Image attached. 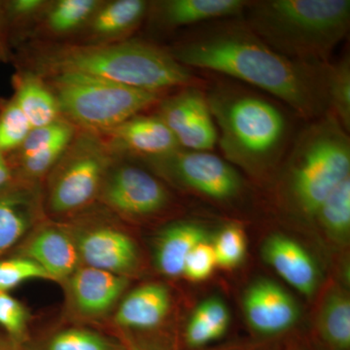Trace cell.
I'll return each mask as SVG.
<instances>
[{
	"label": "cell",
	"instance_id": "cell-1",
	"mask_svg": "<svg viewBox=\"0 0 350 350\" xmlns=\"http://www.w3.org/2000/svg\"><path fill=\"white\" fill-rule=\"evenodd\" d=\"M177 62L231 76L271 94L306 119L328 112V64L294 61L271 49L245 22L214 21L170 51Z\"/></svg>",
	"mask_w": 350,
	"mask_h": 350
},
{
	"label": "cell",
	"instance_id": "cell-2",
	"mask_svg": "<svg viewBox=\"0 0 350 350\" xmlns=\"http://www.w3.org/2000/svg\"><path fill=\"white\" fill-rule=\"evenodd\" d=\"M206 96L227 162L251 176L269 174L282 160L289 138L282 110L258 94L230 85L214 86Z\"/></svg>",
	"mask_w": 350,
	"mask_h": 350
},
{
	"label": "cell",
	"instance_id": "cell-3",
	"mask_svg": "<svg viewBox=\"0 0 350 350\" xmlns=\"http://www.w3.org/2000/svg\"><path fill=\"white\" fill-rule=\"evenodd\" d=\"M244 12L245 24L271 49L306 64H329L350 25L349 0H259Z\"/></svg>",
	"mask_w": 350,
	"mask_h": 350
},
{
	"label": "cell",
	"instance_id": "cell-4",
	"mask_svg": "<svg viewBox=\"0 0 350 350\" xmlns=\"http://www.w3.org/2000/svg\"><path fill=\"white\" fill-rule=\"evenodd\" d=\"M42 68L52 75L81 73L155 93L195 87L197 80L170 51L137 40L68 46L44 57Z\"/></svg>",
	"mask_w": 350,
	"mask_h": 350
},
{
	"label": "cell",
	"instance_id": "cell-5",
	"mask_svg": "<svg viewBox=\"0 0 350 350\" xmlns=\"http://www.w3.org/2000/svg\"><path fill=\"white\" fill-rule=\"evenodd\" d=\"M285 194L290 206L306 218L338 184L350 177V140L330 112L313 120L295 140L287 157Z\"/></svg>",
	"mask_w": 350,
	"mask_h": 350
},
{
	"label": "cell",
	"instance_id": "cell-6",
	"mask_svg": "<svg viewBox=\"0 0 350 350\" xmlns=\"http://www.w3.org/2000/svg\"><path fill=\"white\" fill-rule=\"evenodd\" d=\"M53 93L62 115L83 130L101 135L138 115L160 98V93L75 72L53 76Z\"/></svg>",
	"mask_w": 350,
	"mask_h": 350
},
{
	"label": "cell",
	"instance_id": "cell-7",
	"mask_svg": "<svg viewBox=\"0 0 350 350\" xmlns=\"http://www.w3.org/2000/svg\"><path fill=\"white\" fill-rule=\"evenodd\" d=\"M98 135L83 131L55 165L48 198L53 213L78 211L100 195L111 167L113 152Z\"/></svg>",
	"mask_w": 350,
	"mask_h": 350
},
{
	"label": "cell",
	"instance_id": "cell-8",
	"mask_svg": "<svg viewBox=\"0 0 350 350\" xmlns=\"http://www.w3.org/2000/svg\"><path fill=\"white\" fill-rule=\"evenodd\" d=\"M145 160L165 178L208 199L229 202L243 191V179L238 170L211 151L179 148Z\"/></svg>",
	"mask_w": 350,
	"mask_h": 350
},
{
	"label": "cell",
	"instance_id": "cell-9",
	"mask_svg": "<svg viewBox=\"0 0 350 350\" xmlns=\"http://www.w3.org/2000/svg\"><path fill=\"white\" fill-rule=\"evenodd\" d=\"M159 116L176 138L181 148L211 151L218 133L206 94L196 87L184 88L161 103Z\"/></svg>",
	"mask_w": 350,
	"mask_h": 350
},
{
	"label": "cell",
	"instance_id": "cell-10",
	"mask_svg": "<svg viewBox=\"0 0 350 350\" xmlns=\"http://www.w3.org/2000/svg\"><path fill=\"white\" fill-rule=\"evenodd\" d=\"M100 197L113 211L128 216H148L163 211L169 193L153 175L135 165L110 169Z\"/></svg>",
	"mask_w": 350,
	"mask_h": 350
},
{
	"label": "cell",
	"instance_id": "cell-11",
	"mask_svg": "<svg viewBox=\"0 0 350 350\" xmlns=\"http://www.w3.org/2000/svg\"><path fill=\"white\" fill-rule=\"evenodd\" d=\"M243 308L248 324L261 335H278L287 331L299 319L296 301L271 280L253 283L244 295Z\"/></svg>",
	"mask_w": 350,
	"mask_h": 350
},
{
	"label": "cell",
	"instance_id": "cell-12",
	"mask_svg": "<svg viewBox=\"0 0 350 350\" xmlns=\"http://www.w3.org/2000/svg\"><path fill=\"white\" fill-rule=\"evenodd\" d=\"M86 266L125 276L137 269V245L125 232L111 227L88 230L75 241Z\"/></svg>",
	"mask_w": 350,
	"mask_h": 350
},
{
	"label": "cell",
	"instance_id": "cell-13",
	"mask_svg": "<svg viewBox=\"0 0 350 350\" xmlns=\"http://www.w3.org/2000/svg\"><path fill=\"white\" fill-rule=\"evenodd\" d=\"M115 152L144 159L167 155L181 148L176 138L159 115H135L105 133Z\"/></svg>",
	"mask_w": 350,
	"mask_h": 350
},
{
	"label": "cell",
	"instance_id": "cell-14",
	"mask_svg": "<svg viewBox=\"0 0 350 350\" xmlns=\"http://www.w3.org/2000/svg\"><path fill=\"white\" fill-rule=\"evenodd\" d=\"M75 137L72 123L63 118L50 125L32 129L17 149L20 169L25 178L34 180L54 169Z\"/></svg>",
	"mask_w": 350,
	"mask_h": 350
},
{
	"label": "cell",
	"instance_id": "cell-15",
	"mask_svg": "<svg viewBox=\"0 0 350 350\" xmlns=\"http://www.w3.org/2000/svg\"><path fill=\"white\" fill-rule=\"evenodd\" d=\"M262 257L283 280L306 297L319 284V271L313 258L294 239L283 234L269 237L262 248Z\"/></svg>",
	"mask_w": 350,
	"mask_h": 350
},
{
	"label": "cell",
	"instance_id": "cell-16",
	"mask_svg": "<svg viewBox=\"0 0 350 350\" xmlns=\"http://www.w3.org/2000/svg\"><path fill=\"white\" fill-rule=\"evenodd\" d=\"M69 280L76 308L92 317L109 312L128 286L125 276L88 266L76 269Z\"/></svg>",
	"mask_w": 350,
	"mask_h": 350
},
{
	"label": "cell",
	"instance_id": "cell-17",
	"mask_svg": "<svg viewBox=\"0 0 350 350\" xmlns=\"http://www.w3.org/2000/svg\"><path fill=\"white\" fill-rule=\"evenodd\" d=\"M25 257L38 262L55 282L68 280L79 268V252L75 241L55 227H44L27 241Z\"/></svg>",
	"mask_w": 350,
	"mask_h": 350
},
{
	"label": "cell",
	"instance_id": "cell-18",
	"mask_svg": "<svg viewBox=\"0 0 350 350\" xmlns=\"http://www.w3.org/2000/svg\"><path fill=\"white\" fill-rule=\"evenodd\" d=\"M244 0H167L153 4L157 22L165 27H179L234 18L241 15Z\"/></svg>",
	"mask_w": 350,
	"mask_h": 350
},
{
	"label": "cell",
	"instance_id": "cell-19",
	"mask_svg": "<svg viewBox=\"0 0 350 350\" xmlns=\"http://www.w3.org/2000/svg\"><path fill=\"white\" fill-rule=\"evenodd\" d=\"M39 214L38 191L27 186L0 190V255L18 243Z\"/></svg>",
	"mask_w": 350,
	"mask_h": 350
},
{
	"label": "cell",
	"instance_id": "cell-20",
	"mask_svg": "<svg viewBox=\"0 0 350 350\" xmlns=\"http://www.w3.org/2000/svg\"><path fill=\"white\" fill-rule=\"evenodd\" d=\"M170 308L169 289L160 283H148L124 299L115 315V322L123 328L149 330L162 323Z\"/></svg>",
	"mask_w": 350,
	"mask_h": 350
},
{
	"label": "cell",
	"instance_id": "cell-21",
	"mask_svg": "<svg viewBox=\"0 0 350 350\" xmlns=\"http://www.w3.org/2000/svg\"><path fill=\"white\" fill-rule=\"evenodd\" d=\"M206 239V230L194 223L180 222L170 226L157 239V268L170 278L183 275L184 262L189 253Z\"/></svg>",
	"mask_w": 350,
	"mask_h": 350
},
{
	"label": "cell",
	"instance_id": "cell-22",
	"mask_svg": "<svg viewBox=\"0 0 350 350\" xmlns=\"http://www.w3.org/2000/svg\"><path fill=\"white\" fill-rule=\"evenodd\" d=\"M15 100L32 129L50 125L62 118L52 90L33 73H21L14 79Z\"/></svg>",
	"mask_w": 350,
	"mask_h": 350
},
{
	"label": "cell",
	"instance_id": "cell-23",
	"mask_svg": "<svg viewBox=\"0 0 350 350\" xmlns=\"http://www.w3.org/2000/svg\"><path fill=\"white\" fill-rule=\"evenodd\" d=\"M148 8V2L144 0H115L101 4L89 23L92 36L100 40L123 38L137 29Z\"/></svg>",
	"mask_w": 350,
	"mask_h": 350
},
{
	"label": "cell",
	"instance_id": "cell-24",
	"mask_svg": "<svg viewBox=\"0 0 350 350\" xmlns=\"http://www.w3.org/2000/svg\"><path fill=\"white\" fill-rule=\"evenodd\" d=\"M229 310L221 299L202 301L191 317L186 330V340L192 347L211 344L224 336L230 325Z\"/></svg>",
	"mask_w": 350,
	"mask_h": 350
},
{
	"label": "cell",
	"instance_id": "cell-25",
	"mask_svg": "<svg viewBox=\"0 0 350 350\" xmlns=\"http://www.w3.org/2000/svg\"><path fill=\"white\" fill-rule=\"evenodd\" d=\"M319 329L324 340L337 350L350 347V301L340 291L330 292L322 305Z\"/></svg>",
	"mask_w": 350,
	"mask_h": 350
},
{
	"label": "cell",
	"instance_id": "cell-26",
	"mask_svg": "<svg viewBox=\"0 0 350 350\" xmlns=\"http://www.w3.org/2000/svg\"><path fill=\"white\" fill-rule=\"evenodd\" d=\"M314 218L332 238H347L350 231V177L332 191L320 204Z\"/></svg>",
	"mask_w": 350,
	"mask_h": 350
},
{
	"label": "cell",
	"instance_id": "cell-27",
	"mask_svg": "<svg viewBox=\"0 0 350 350\" xmlns=\"http://www.w3.org/2000/svg\"><path fill=\"white\" fill-rule=\"evenodd\" d=\"M328 111L331 110L345 131L350 130V59L345 56L336 64H329L326 72Z\"/></svg>",
	"mask_w": 350,
	"mask_h": 350
},
{
	"label": "cell",
	"instance_id": "cell-28",
	"mask_svg": "<svg viewBox=\"0 0 350 350\" xmlns=\"http://www.w3.org/2000/svg\"><path fill=\"white\" fill-rule=\"evenodd\" d=\"M101 4L98 0H61L51 7L46 25L54 33H71L89 24Z\"/></svg>",
	"mask_w": 350,
	"mask_h": 350
},
{
	"label": "cell",
	"instance_id": "cell-29",
	"mask_svg": "<svg viewBox=\"0 0 350 350\" xmlns=\"http://www.w3.org/2000/svg\"><path fill=\"white\" fill-rule=\"evenodd\" d=\"M32 126L15 100L6 101L0 110V154L6 155L24 144Z\"/></svg>",
	"mask_w": 350,
	"mask_h": 350
},
{
	"label": "cell",
	"instance_id": "cell-30",
	"mask_svg": "<svg viewBox=\"0 0 350 350\" xmlns=\"http://www.w3.org/2000/svg\"><path fill=\"white\" fill-rule=\"evenodd\" d=\"M48 350H126L116 340L96 332L71 328L59 332L50 340Z\"/></svg>",
	"mask_w": 350,
	"mask_h": 350
},
{
	"label": "cell",
	"instance_id": "cell-31",
	"mask_svg": "<svg viewBox=\"0 0 350 350\" xmlns=\"http://www.w3.org/2000/svg\"><path fill=\"white\" fill-rule=\"evenodd\" d=\"M213 247L217 266L236 268L245 258L247 248L245 234L239 226H227L216 237Z\"/></svg>",
	"mask_w": 350,
	"mask_h": 350
},
{
	"label": "cell",
	"instance_id": "cell-32",
	"mask_svg": "<svg viewBox=\"0 0 350 350\" xmlns=\"http://www.w3.org/2000/svg\"><path fill=\"white\" fill-rule=\"evenodd\" d=\"M31 280H51L40 266L27 257L0 261V292L13 289Z\"/></svg>",
	"mask_w": 350,
	"mask_h": 350
},
{
	"label": "cell",
	"instance_id": "cell-33",
	"mask_svg": "<svg viewBox=\"0 0 350 350\" xmlns=\"http://www.w3.org/2000/svg\"><path fill=\"white\" fill-rule=\"evenodd\" d=\"M216 266L213 245L204 241L189 253L184 262L183 275L193 282H202L213 275Z\"/></svg>",
	"mask_w": 350,
	"mask_h": 350
},
{
	"label": "cell",
	"instance_id": "cell-34",
	"mask_svg": "<svg viewBox=\"0 0 350 350\" xmlns=\"http://www.w3.org/2000/svg\"><path fill=\"white\" fill-rule=\"evenodd\" d=\"M27 310L25 306L6 292H0V325L13 338L24 336L27 323Z\"/></svg>",
	"mask_w": 350,
	"mask_h": 350
},
{
	"label": "cell",
	"instance_id": "cell-35",
	"mask_svg": "<svg viewBox=\"0 0 350 350\" xmlns=\"http://www.w3.org/2000/svg\"><path fill=\"white\" fill-rule=\"evenodd\" d=\"M46 2L42 0H14L5 6L6 14L15 19H27L40 12Z\"/></svg>",
	"mask_w": 350,
	"mask_h": 350
},
{
	"label": "cell",
	"instance_id": "cell-36",
	"mask_svg": "<svg viewBox=\"0 0 350 350\" xmlns=\"http://www.w3.org/2000/svg\"><path fill=\"white\" fill-rule=\"evenodd\" d=\"M6 15L5 5L0 2V61L2 62H7L10 59L6 34Z\"/></svg>",
	"mask_w": 350,
	"mask_h": 350
},
{
	"label": "cell",
	"instance_id": "cell-37",
	"mask_svg": "<svg viewBox=\"0 0 350 350\" xmlns=\"http://www.w3.org/2000/svg\"><path fill=\"white\" fill-rule=\"evenodd\" d=\"M12 167L7 160L6 155L0 154V190L7 187L12 181Z\"/></svg>",
	"mask_w": 350,
	"mask_h": 350
},
{
	"label": "cell",
	"instance_id": "cell-38",
	"mask_svg": "<svg viewBox=\"0 0 350 350\" xmlns=\"http://www.w3.org/2000/svg\"><path fill=\"white\" fill-rule=\"evenodd\" d=\"M129 350H144V349H140V347H137V345L131 344L130 347H129Z\"/></svg>",
	"mask_w": 350,
	"mask_h": 350
},
{
	"label": "cell",
	"instance_id": "cell-39",
	"mask_svg": "<svg viewBox=\"0 0 350 350\" xmlns=\"http://www.w3.org/2000/svg\"><path fill=\"white\" fill-rule=\"evenodd\" d=\"M0 350H16V349H9V347H0Z\"/></svg>",
	"mask_w": 350,
	"mask_h": 350
}]
</instances>
